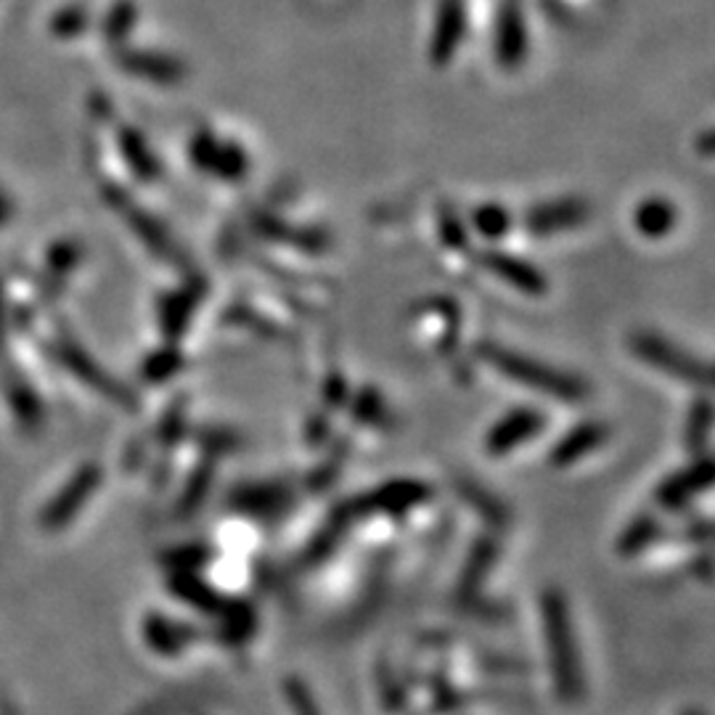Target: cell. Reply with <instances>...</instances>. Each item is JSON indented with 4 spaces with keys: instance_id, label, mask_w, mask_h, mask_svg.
Segmentation results:
<instances>
[{
    "instance_id": "cell-1",
    "label": "cell",
    "mask_w": 715,
    "mask_h": 715,
    "mask_svg": "<svg viewBox=\"0 0 715 715\" xmlns=\"http://www.w3.org/2000/svg\"><path fill=\"white\" fill-rule=\"evenodd\" d=\"M540 623H544L546 646H549L551 676L562 702H577L583 698V665L575 642L570 601L559 588H546L540 594Z\"/></svg>"
},
{
    "instance_id": "cell-2",
    "label": "cell",
    "mask_w": 715,
    "mask_h": 715,
    "mask_svg": "<svg viewBox=\"0 0 715 715\" xmlns=\"http://www.w3.org/2000/svg\"><path fill=\"white\" fill-rule=\"evenodd\" d=\"M477 356H480L490 369H496L499 374L512 379V382L520 384V388H527L540 395H549L555 397V401L581 403L586 401L591 393L586 379L557 369V366L540 364L538 358L525 356V353L512 350V347L496 345V342H482V345L477 347Z\"/></svg>"
},
{
    "instance_id": "cell-3",
    "label": "cell",
    "mask_w": 715,
    "mask_h": 715,
    "mask_svg": "<svg viewBox=\"0 0 715 715\" xmlns=\"http://www.w3.org/2000/svg\"><path fill=\"white\" fill-rule=\"evenodd\" d=\"M628 347H631L633 356L644 360L646 366L679 379L683 384H692V388H705V390L713 384L711 366H707L702 358L692 356L689 350H683V347L676 345V342L663 337V334L642 329V332H633L631 337H628Z\"/></svg>"
},
{
    "instance_id": "cell-4",
    "label": "cell",
    "mask_w": 715,
    "mask_h": 715,
    "mask_svg": "<svg viewBox=\"0 0 715 715\" xmlns=\"http://www.w3.org/2000/svg\"><path fill=\"white\" fill-rule=\"evenodd\" d=\"M432 499V485L425 480H414V477H401V480H390L371 493L360 496L350 501L353 517H371V514H388V517H403V514L414 512L416 507Z\"/></svg>"
},
{
    "instance_id": "cell-5",
    "label": "cell",
    "mask_w": 715,
    "mask_h": 715,
    "mask_svg": "<svg viewBox=\"0 0 715 715\" xmlns=\"http://www.w3.org/2000/svg\"><path fill=\"white\" fill-rule=\"evenodd\" d=\"M56 353H59L61 364H64L80 382H85L88 388L96 390V393H104L111 403L122 406L126 412H135V408H139V401H135L133 390H128L126 384L117 382L115 377L107 374V371H104L102 366H98L96 360L78 345V342L61 339L59 347H56Z\"/></svg>"
},
{
    "instance_id": "cell-6",
    "label": "cell",
    "mask_w": 715,
    "mask_h": 715,
    "mask_svg": "<svg viewBox=\"0 0 715 715\" xmlns=\"http://www.w3.org/2000/svg\"><path fill=\"white\" fill-rule=\"evenodd\" d=\"M228 507L234 512L254 520H278L295 507V493L284 482H247L228 493Z\"/></svg>"
},
{
    "instance_id": "cell-7",
    "label": "cell",
    "mask_w": 715,
    "mask_h": 715,
    "mask_svg": "<svg viewBox=\"0 0 715 715\" xmlns=\"http://www.w3.org/2000/svg\"><path fill=\"white\" fill-rule=\"evenodd\" d=\"M191 157L204 172H213L221 180H241L250 170V157L236 141L215 139L210 130L199 133L191 143Z\"/></svg>"
},
{
    "instance_id": "cell-8",
    "label": "cell",
    "mask_w": 715,
    "mask_h": 715,
    "mask_svg": "<svg viewBox=\"0 0 715 715\" xmlns=\"http://www.w3.org/2000/svg\"><path fill=\"white\" fill-rule=\"evenodd\" d=\"M102 469L96 464H85L80 466L78 472L72 475V480L64 485L56 499L48 503L46 512L40 514V525L46 531H61L64 525H70L74 520V514L88 503V499L96 493L98 482H102Z\"/></svg>"
},
{
    "instance_id": "cell-9",
    "label": "cell",
    "mask_w": 715,
    "mask_h": 715,
    "mask_svg": "<svg viewBox=\"0 0 715 715\" xmlns=\"http://www.w3.org/2000/svg\"><path fill=\"white\" fill-rule=\"evenodd\" d=\"M546 416L538 408H514L507 416H501L493 427L485 434V451L490 456H509L533 440L536 434L544 432Z\"/></svg>"
},
{
    "instance_id": "cell-10",
    "label": "cell",
    "mask_w": 715,
    "mask_h": 715,
    "mask_svg": "<svg viewBox=\"0 0 715 715\" xmlns=\"http://www.w3.org/2000/svg\"><path fill=\"white\" fill-rule=\"evenodd\" d=\"M713 485V458L707 456H694V462L687 466V469L674 472L670 477H665L657 488V503L668 512H683L689 507V501L694 496L705 493Z\"/></svg>"
},
{
    "instance_id": "cell-11",
    "label": "cell",
    "mask_w": 715,
    "mask_h": 715,
    "mask_svg": "<svg viewBox=\"0 0 715 715\" xmlns=\"http://www.w3.org/2000/svg\"><path fill=\"white\" fill-rule=\"evenodd\" d=\"M588 221V204L583 199L568 196L555 199V202L536 204L525 217L527 228L533 236H557L562 231H572V228L583 226Z\"/></svg>"
},
{
    "instance_id": "cell-12",
    "label": "cell",
    "mask_w": 715,
    "mask_h": 715,
    "mask_svg": "<svg viewBox=\"0 0 715 715\" xmlns=\"http://www.w3.org/2000/svg\"><path fill=\"white\" fill-rule=\"evenodd\" d=\"M482 265L493 273L496 278H501L503 284L522 291V295L544 297L546 291H549V278L544 276V271L536 269L533 263H527V260L514 258V254L509 252H499V250L482 252Z\"/></svg>"
},
{
    "instance_id": "cell-13",
    "label": "cell",
    "mask_w": 715,
    "mask_h": 715,
    "mask_svg": "<svg viewBox=\"0 0 715 715\" xmlns=\"http://www.w3.org/2000/svg\"><path fill=\"white\" fill-rule=\"evenodd\" d=\"M496 59L503 70H514L527 53V24L517 0H507L496 22Z\"/></svg>"
},
{
    "instance_id": "cell-14",
    "label": "cell",
    "mask_w": 715,
    "mask_h": 715,
    "mask_svg": "<svg viewBox=\"0 0 715 715\" xmlns=\"http://www.w3.org/2000/svg\"><path fill=\"white\" fill-rule=\"evenodd\" d=\"M607 438L609 427L605 421H581V425L572 427L570 432H564L562 438L557 440L549 453V462L551 466H557V469H568V466L577 464L594 451H599V448L607 443Z\"/></svg>"
},
{
    "instance_id": "cell-15",
    "label": "cell",
    "mask_w": 715,
    "mask_h": 715,
    "mask_svg": "<svg viewBox=\"0 0 715 715\" xmlns=\"http://www.w3.org/2000/svg\"><path fill=\"white\" fill-rule=\"evenodd\" d=\"M143 639L157 655L176 657L183 650H189L196 639V631L191 625H180L176 620L165 618V615L152 612L143 620Z\"/></svg>"
},
{
    "instance_id": "cell-16",
    "label": "cell",
    "mask_w": 715,
    "mask_h": 715,
    "mask_svg": "<svg viewBox=\"0 0 715 715\" xmlns=\"http://www.w3.org/2000/svg\"><path fill=\"white\" fill-rule=\"evenodd\" d=\"M202 300V286L189 284L183 289L170 291L165 300L159 302V326L165 337L170 342H178L183 332L189 329L191 315H194L196 305Z\"/></svg>"
},
{
    "instance_id": "cell-17",
    "label": "cell",
    "mask_w": 715,
    "mask_h": 715,
    "mask_svg": "<svg viewBox=\"0 0 715 715\" xmlns=\"http://www.w3.org/2000/svg\"><path fill=\"white\" fill-rule=\"evenodd\" d=\"M217 618V639L228 646H241L252 639L254 625H258V615L250 601L241 599H223L221 609L215 612Z\"/></svg>"
},
{
    "instance_id": "cell-18",
    "label": "cell",
    "mask_w": 715,
    "mask_h": 715,
    "mask_svg": "<svg viewBox=\"0 0 715 715\" xmlns=\"http://www.w3.org/2000/svg\"><path fill=\"white\" fill-rule=\"evenodd\" d=\"M258 231L263 236H269L273 241H282V245H291L297 250L305 252H323L329 250L332 239L326 234L319 231V228H297V226H286L284 221L278 217L265 215L258 221Z\"/></svg>"
},
{
    "instance_id": "cell-19",
    "label": "cell",
    "mask_w": 715,
    "mask_h": 715,
    "mask_svg": "<svg viewBox=\"0 0 715 715\" xmlns=\"http://www.w3.org/2000/svg\"><path fill=\"white\" fill-rule=\"evenodd\" d=\"M167 586L176 594V599L186 601V605L199 609V612L215 615L223 605V596L199 572H172Z\"/></svg>"
},
{
    "instance_id": "cell-20",
    "label": "cell",
    "mask_w": 715,
    "mask_h": 715,
    "mask_svg": "<svg viewBox=\"0 0 715 715\" xmlns=\"http://www.w3.org/2000/svg\"><path fill=\"white\" fill-rule=\"evenodd\" d=\"M676 221H679V213H676V204L668 202L663 196H650L644 199L636 207V215H633V223H636V231L644 236V239H665L676 228Z\"/></svg>"
},
{
    "instance_id": "cell-21",
    "label": "cell",
    "mask_w": 715,
    "mask_h": 715,
    "mask_svg": "<svg viewBox=\"0 0 715 715\" xmlns=\"http://www.w3.org/2000/svg\"><path fill=\"white\" fill-rule=\"evenodd\" d=\"M3 382H5V397H9L11 412H14L16 419L22 421L24 429L35 432V429L43 425V408H40V401H37L35 390L29 388V382L19 374V371H5Z\"/></svg>"
},
{
    "instance_id": "cell-22",
    "label": "cell",
    "mask_w": 715,
    "mask_h": 715,
    "mask_svg": "<svg viewBox=\"0 0 715 715\" xmlns=\"http://www.w3.org/2000/svg\"><path fill=\"white\" fill-rule=\"evenodd\" d=\"M464 33V3L462 0H445L440 9L438 24L432 33V59L445 61L456 48V40Z\"/></svg>"
},
{
    "instance_id": "cell-23",
    "label": "cell",
    "mask_w": 715,
    "mask_h": 715,
    "mask_svg": "<svg viewBox=\"0 0 715 715\" xmlns=\"http://www.w3.org/2000/svg\"><path fill=\"white\" fill-rule=\"evenodd\" d=\"M663 538V522L655 514H639L625 525V531L618 538L620 557L633 559L642 557L650 546H655Z\"/></svg>"
},
{
    "instance_id": "cell-24",
    "label": "cell",
    "mask_w": 715,
    "mask_h": 715,
    "mask_svg": "<svg viewBox=\"0 0 715 715\" xmlns=\"http://www.w3.org/2000/svg\"><path fill=\"white\" fill-rule=\"evenodd\" d=\"M496 551H499V546H496L493 538H480L472 546L469 557L464 562L462 581H458V596H477L490 568H493Z\"/></svg>"
},
{
    "instance_id": "cell-25",
    "label": "cell",
    "mask_w": 715,
    "mask_h": 715,
    "mask_svg": "<svg viewBox=\"0 0 715 715\" xmlns=\"http://www.w3.org/2000/svg\"><path fill=\"white\" fill-rule=\"evenodd\" d=\"M353 520L356 517H353L350 507H339L337 512L326 520V525L321 527L319 536H313V540H310L308 549H305V559H308L310 564H319L326 557H332L334 549L339 546V540L345 538L347 527H350Z\"/></svg>"
},
{
    "instance_id": "cell-26",
    "label": "cell",
    "mask_w": 715,
    "mask_h": 715,
    "mask_svg": "<svg viewBox=\"0 0 715 715\" xmlns=\"http://www.w3.org/2000/svg\"><path fill=\"white\" fill-rule=\"evenodd\" d=\"M713 432V403L711 397L702 395L694 401V406L689 408L687 416V429H683V443H687V451L692 456H705V448L711 443Z\"/></svg>"
},
{
    "instance_id": "cell-27",
    "label": "cell",
    "mask_w": 715,
    "mask_h": 715,
    "mask_svg": "<svg viewBox=\"0 0 715 715\" xmlns=\"http://www.w3.org/2000/svg\"><path fill=\"white\" fill-rule=\"evenodd\" d=\"M213 482H215V458L207 456L204 462H199L196 469L189 475V480H186V488L178 501L180 517H191V514H196L199 509H202V503L207 501Z\"/></svg>"
},
{
    "instance_id": "cell-28",
    "label": "cell",
    "mask_w": 715,
    "mask_h": 715,
    "mask_svg": "<svg viewBox=\"0 0 715 715\" xmlns=\"http://www.w3.org/2000/svg\"><path fill=\"white\" fill-rule=\"evenodd\" d=\"M350 414H353V419H358L360 425H366V427L390 429V425H393V414H390L388 401H384V395L379 393L377 388H369V384L360 388L358 393L353 395Z\"/></svg>"
},
{
    "instance_id": "cell-29",
    "label": "cell",
    "mask_w": 715,
    "mask_h": 715,
    "mask_svg": "<svg viewBox=\"0 0 715 715\" xmlns=\"http://www.w3.org/2000/svg\"><path fill=\"white\" fill-rule=\"evenodd\" d=\"M183 366H186L183 353H180L178 347L167 345V347H159V350H154L152 356L143 360L141 377L146 379L148 384H162L170 377H176Z\"/></svg>"
},
{
    "instance_id": "cell-30",
    "label": "cell",
    "mask_w": 715,
    "mask_h": 715,
    "mask_svg": "<svg viewBox=\"0 0 715 715\" xmlns=\"http://www.w3.org/2000/svg\"><path fill=\"white\" fill-rule=\"evenodd\" d=\"M472 226H475V231L485 236V239H503V236L509 234V228H512V215H509V210L501 207V204L488 202L475 207V213H472Z\"/></svg>"
},
{
    "instance_id": "cell-31",
    "label": "cell",
    "mask_w": 715,
    "mask_h": 715,
    "mask_svg": "<svg viewBox=\"0 0 715 715\" xmlns=\"http://www.w3.org/2000/svg\"><path fill=\"white\" fill-rule=\"evenodd\" d=\"M213 559L215 555L210 546L189 544V546H180V549L167 551V555L162 557V562H165L172 572H199L207 568Z\"/></svg>"
},
{
    "instance_id": "cell-32",
    "label": "cell",
    "mask_w": 715,
    "mask_h": 715,
    "mask_svg": "<svg viewBox=\"0 0 715 715\" xmlns=\"http://www.w3.org/2000/svg\"><path fill=\"white\" fill-rule=\"evenodd\" d=\"M157 434H159L162 448H167V451H172V448L183 440V434H186V401L183 397H178V401L167 408L165 416H162Z\"/></svg>"
},
{
    "instance_id": "cell-33",
    "label": "cell",
    "mask_w": 715,
    "mask_h": 715,
    "mask_svg": "<svg viewBox=\"0 0 715 715\" xmlns=\"http://www.w3.org/2000/svg\"><path fill=\"white\" fill-rule=\"evenodd\" d=\"M458 493H462L464 499L469 501L472 507H475L477 512H480L485 520L493 522V525H501L503 517H507V512H503L501 503L496 501V496H490L488 490H482V488H480V485L458 482Z\"/></svg>"
},
{
    "instance_id": "cell-34",
    "label": "cell",
    "mask_w": 715,
    "mask_h": 715,
    "mask_svg": "<svg viewBox=\"0 0 715 715\" xmlns=\"http://www.w3.org/2000/svg\"><path fill=\"white\" fill-rule=\"evenodd\" d=\"M130 70L146 74V78L154 80H178L180 78V67L176 61L162 59V56H133V64Z\"/></svg>"
},
{
    "instance_id": "cell-35",
    "label": "cell",
    "mask_w": 715,
    "mask_h": 715,
    "mask_svg": "<svg viewBox=\"0 0 715 715\" xmlns=\"http://www.w3.org/2000/svg\"><path fill=\"white\" fill-rule=\"evenodd\" d=\"M199 445L207 451L210 458H215L217 453H231V451H239L241 440L236 438L231 429H217V427H210L204 429V432L196 434Z\"/></svg>"
},
{
    "instance_id": "cell-36",
    "label": "cell",
    "mask_w": 715,
    "mask_h": 715,
    "mask_svg": "<svg viewBox=\"0 0 715 715\" xmlns=\"http://www.w3.org/2000/svg\"><path fill=\"white\" fill-rule=\"evenodd\" d=\"M284 692H286V700H289V707L297 715H321L313 694H310V689L305 687L297 676H289V679L284 681Z\"/></svg>"
},
{
    "instance_id": "cell-37",
    "label": "cell",
    "mask_w": 715,
    "mask_h": 715,
    "mask_svg": "<svg viewBox=\"0 0 715 715\" xmlns=\"http://www.w3.org/2000/svg\"><path fill=\"white\" fill-rule=\"evenodd\" d=\"M440 239L448 250H464L466 247V228L464 223L453 215V210L440 213Z\"/></svg>"
},
{
    "instance_id": "cell-38",
    "label": "cell",
    "mask_w": 715,
    "mask_h": 715,
    "mask_svg": "<svg viewBox=\"0 0 715 715\" xmlns=\"http://www.w3.org/2000/svg\"><path fill=\"white\" fill-rule=\"evenodd\" d=\"M347 401V382L342 379V374H329L326 382H323V403L329 408H339L345 406Z\"/></svg>"
},
{
    "instance_id": "cell-39",
    "label": "cell",
    "mask_w": 715,
    "mask_h": 715,
    "mask_svg": "<svg viewBox=\"0 0 715 715\" xmlns=\"http://www.w3.org/2000/svg\"><path fill=\"white\" fill-rule=\"evenodd\" d=\"M5 350V313H3V300H0V353Z\"/></svg>"
},
{
    "instance_id": "cell-40",
    "label": "cell",
    "mask_w": 715,
    "mask_h": 715,
    "mask_svg": "<svg viewBox=\"0 0 715 715\" xmlns=\"http://www.w3.org/2000/svg\"><path fill=\"white\" fill-rule=\"evenodd\" d=\"M687 715H700V713H687Z\"/></svg>"
}]
</instances>
